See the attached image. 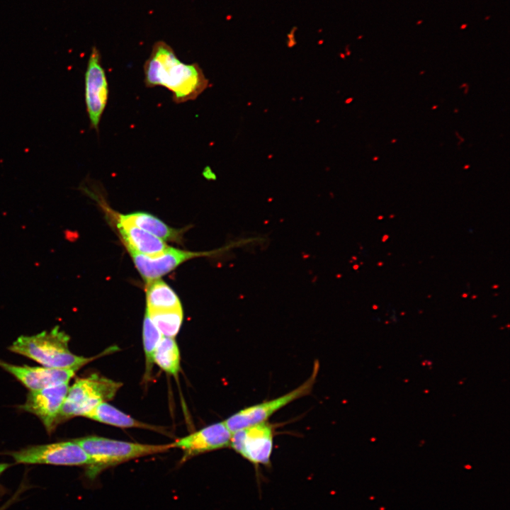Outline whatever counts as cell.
<instances>
[{"label":"cell","mask_w":510,"mask_h":510,"mask_svg":"<svg viewBox=\"0 0 510 510\" xmlns=\"http://www.w3.org/2000/svg\"><path fill=\"white\" fill-rule=\"evenodd\" d=\"M147 87L163 86L172 93L176 103L196 99L208 86L209 81L197 63L186 64L166 42L157 41L144 64Z\"/></svg>","instance_id":"obj_1"},{"label":"cell","mask_w":510,"mask_h":510,"mask_svg":"<svg viewBox=\"0 0 510 510\" xmlns=\"http://www.w3.org/2000/svg\"><path fill=\"white\" fill-rule=\"evenodd\" d=\"M69 335L56 326L50 332L43 331L33 336H20L8 348L45 367L78 369L98 356L114 351V347H112L97 356H77L69 348Z\"/></svg>","instance_id":"obj_2"},{"label":"cell","mask_w":510,"mask_h":510,"mask_svg":"<svg viewBox=\"0 0 510 510\" xmlns=\"http://www.w3.org/2000/svg\"><path fill=\"white\" fill-rule=\"evenodd\" d=\"M90 458L86 475L95 479L104 470L122 463L147 455L166 452L174 448L172 443L152 445L89 436L74 439Z\"/></svg>","instance_id":"obj_3"},{"label":"cell","mask_w":510,"mask_h":510,"mask_svg":"<svg viewBox=\"0 0 510 510\" xmlns=\"http://www.w3.org/2000/svg\"><path fill=\"white\" fill-rule=\"evenodd\" d=\"M123 385L97 373L76 378L69 390L62 404L60 424L74 416H85L96 406L112 400Z\"/></svg>","instance_id":"obj_4"},{"label":"cell","mask_w":510,"mask_h":510,"mask_svg":"<svg viewBox=\"0 0 510 510\" xmlns=\"http://www.w3.org/2000/svg\"><path fill=\"white\" fill-rule=\"evenodd\" d=\"M319 370V363L314 362L312 373L301 385L276 398L244 407L225 421L226 427L233 433L245 427L267 421L278 411L291 402L310 395Z\"/></svg>","instance_id":"obj_5"},{"label":"cell","mask_w":510,"mask_h":510,"mask_svg":"<svg viewBox=\"0 0 510 510\" xmlns=\"http://www.w3.org/2000/svg\"><path fill=\"white\" fill-rule=\"evenodd\" d=\"M18 464L87 466L90 458L74 440L29 446L5 453Z\"/></svg>","instance_id":"obj_6"},{"label":"cell","mask_w":510,"mask_h":510,"mask_svg":"<svg viewBox=\"0 0 510 510\" xmlns=\"http://www.w3.org/2000/svg\"><path fill=\"white\" fill-rule=\"evenodd\" d=\"M275 426L268 421L232 433L230 448L254 467L271 465Z\"/></svg>","instance_id":"obj_7"},{"label":"cell","mask_w":510,"mask_h":510,"mask_svg":"<svg viewBox=\"0 0 510 510\" xmlns=\"http://www.w3.org/2000/svg\"><path fill=\"white\" fill-rule=\"evenodd\" d=\"M108 84L100 51L93 46L84 75V98L90 128L98 132L101 119L108 100Z\"/></svg>","instance_id":"obj_8"},{"label":"cell","mask_w":510,"mask_h":510,"mask_svg":"<svg viewBox=\"0 0 510 510\" xmlns=\"http://www.w3.org/2000/svg\"><path fill=\"white\" fill-rule=\"evenodd\" d=\"M69 387V382H66L30 391L19 409L38 416L47 432L51 434L60 424V415Z\"/></svg>","instance_id":"obj_9"},{"label":"cell","mask_w":510,"mask_h":510,"mask_svg":"<svg viewBox=\"0 0 510 510\" xmlns=\"http://www.w3.org/2000/svg\"><path fill=\"white\" fill-rule=\"evenodd\" d=\"M232 433L223 421L210 424L172 443L183 450L181 461L192 457L230 446Z\"/></svg>","instance_id":"obj_10"},{"label":"cell","mask_w":510,"mask_h":510,"mask_svg":"<svg viewBox=\"0 0 510 510\" xmlns=\"http://www.w3.org/2000/svg\"><path fill=\"white\" fill-rule=\"evenodd\" d=\"M128 250L136 268L146 282L160 278L189 259L210 254L180 250L169 246L164 252L149 256Z\"/></svg>","instance_id":"obj_11"},{"label":"cell","mask_w":510,"mask_h":510,"mask_svg":"<svg viewBox=\"0 0 510 510\" xmlns=\"http://www.w3.org/2000/svg\"><path fill=\"white\" fill-rule=\"evenodd\" d=\"M0 367L12 375L30 391L69 382L78 368L18 366L0 360Z\"/></svg>","instance_id":"obj_12"},{"label":"cell","mask_w":510,"mask_h":510,"mask_svg":"<svg viewBox=\"0 0 510 510\" xmlns=\"http://www.w3.org/2000/svg\"><path fill=\"white\" fill-rule=\"evenodd\" d=\"M117 227L128 249L154 256L169 247L161 239L132 224L118 221Z\"/></svg>","instance_id":"obj_13"},{"label":"cell","mask_w":510,"mask_h":510,"mask_svg":"<svg viewBox=\"0 0 510 510\" xmlns=\"http://www.w3.org/2000/svg\"><path fill=\"white\" fill-rule=\"evenodd\" d=\"M120 222L132 224L163 241L179 242L182 230L169 227L155 216L146 212L118 215Z\"/></svg>","instance_id":"obj_14"},{"label":"cell","mask_w":510,"mask_h":510,"mask_svg":"<svg viewBox=\"0 0 510 510\" xmlns=\"http://www.w3.org/2000/svg\"><path fill=\"white\" fill-rule=\"evenodd\" d=\"M92 420L120 428H140L160 431L159 427L140 421L103 402L96 406L86 416Z\"/></svg>","instance_id":"obj_15"},{"label":"cell","mask_w":510,"mask_h":510,"mask_svg":"<svg viewBox=\"0 0 510 510\" xmlns=\"http://www.w3.org/2000/svg\"><path fill=\"white\" fill-rule=\"evenodd\" d=\"M146 283L147 310L182 308L177 295L164 281L158 278Z\"/></svg>","instance_id":"obj_16"},{"label":"cell","mask_w":510,"mask_h":510,"mask_svg":"<svg viewBox=\"0 0 510 510\" xmlns=\"http://www.w3.org/2000/svg\"><path fill=\"white\" fill-rule=\"evenodd\" d=\"M180 351L174 338L162 336L154 354V362L174 377L180 370Z\"/></svg>","instance_id":"obj_17"},{"label":"cell","mask_w":510,"mask_h":510,"mask_svg":"<svg viewBox=\"0 0 510 510\" xmlns=\"http://www.w3.org/2000/svg\"><path fill=\"white\" fill-rule=\"evenodd\" d=\"M146 312L162 336L175 338L182 324V308L164 310H147Z\"/></svg>","instance_id":"obj_18"},{"label":"cell","mask_w":510,"mask_h":510,"mask_svg":"<svg viewBox=\"0 0 510 510\" xmlns=\"http://www.w3.org/2000/svg\"><path fill=\"white\" fill-rule=\"evenodd\" d=\"M162 334L154 326L146 312L143 322V345L145 355V373L144 380L151 379L154 362V354L159 344Z\"/></svg>","instance_id":"obj_19"},{"label":"cell","mask_w":510,"mask_h":510,"mask_svg":"<svg viewBox=\"0 0 510 510\" xmlns=\"http://www.w3.org/2000/svg\"><path fill=\"white\" fill-rule=\"evenodd\" d=\"M11 465V464L10 463H0V476L3 474L4 471L9 468Z\"/></svg>","instance_id":"obj_20"},{"label":"cell","mask_w":510,"mask_h":510,"mask_svg":"<svg viewBox=\"0 0 510 510\" xmlns=\"http://www.w3.org/2000/svg\"><path fill=\"white\" fill-rule=\"evenodd\" d=\"M14 499H15V497H13L8 502L4 504L1 507H0V510H4L5 509H6L11 504V503L13 502Z\"/></svg>","instance_id":"obj_21"},{"label":"cell","mask_w":510,"mask_h":510,"mask_svg":"<svg viewBox=\"0 0 510 510\" xmlns=\"http://www.w3.org/2000/svg\"><path fill=\"white\" fill-rule=\"evenodd\" d=\"M437 108V106H434L432 109H436Z\"/></svg>","instance_id":"obj_22"}]
</instances>
